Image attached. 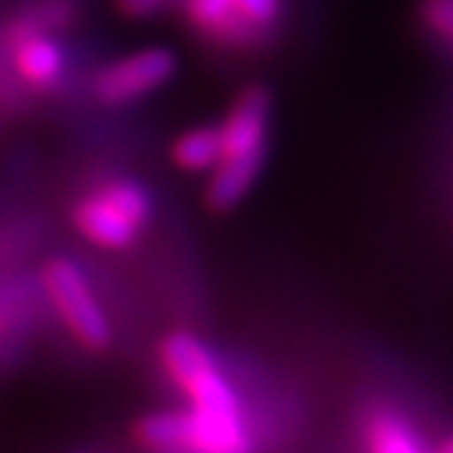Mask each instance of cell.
I'll return each mask as SVG.
<instances>
[{"label": "cell", "instance_id": "cell-12", "mask_svg": "<svg viewBox=\"0 0 453 453\" xmlns=\"http://www.w3.org/2000/svg\"><path fill=\"white\" fill-rule=\"evenodd\" d=\"M235 6L254 25H268L279 14V0H235Z\"/></svg>", "mask_w": 453, "mask_h": 453}, {"label": "cell", "instance_id": "cell-6", "mask_svg": "<svg viewBox=\"0 0 453 453\" xmlns=\"http://www.w3.org/2000/svg\"><path fill=\"white\" fill-rule=\"evenodd\" d=\"M17 69L25 82L47 88L63 72V52L52 39L36 34V30H25L17 47Z\"/></svg>", "mask_w": 453, "mask_h": 453}, {"label": "cell", "instance_id": "cell-5", "mask_svg": "<svg viewBox=\"0 0 453 453\" xmlns=\"http://www.w3.org/2000/svg\"><path fill=\"white\" fill-rule=\"evenodd\" d=\"M134 434L153 450H200L194 412H153L140 420Z\"/></svg>", "mask_w": 453, "mask_h": 453}, {"label": "cell", "instance_id": "cell-9", "mask_svg": "<svg viewBox=\"0 0 453 453\" xmlns=\"http://www.w3.org/2000/svg\"><path fill=\"white\" fill-rule=\"evenodd\" d=\"M369 445L382 453H412L420 450L415 432L394 412H374L369 420Z\"/></svg>", "mask_w": 453, "mask_h": 453}, {"label": "cell", "instance_id": "cell-1", "mask_svg": "<svg viewBox=\"0 0 453 453\" xmlns=\"http://www.w3.org/2000/svg\"><path fill=\"white\" fill-rule=\"evenodd\" d=\"M44 289L55 309L60 311L63 322L69 326V331L88 347V349H104L110 344V322L102 311V306L96 303V296L90 293V287L82 276V271L72 260H50L44 265Z\"/></svg>", "mask_w": 453, "mask_h": 453}, {"label": "cell", "instance_id": "cell-8", "mask_svg": "<svg viewBox=\"0 0 453 453\" xmlns=\"http://www.w3.org/2000/svg\"><path fill=\"white\" fill-rule=\"evenodd\" d=\"M173 158L178 167H183L188 173L213 170L221 158V128H213V126L191 128V132H186L175 142Z\"/></svg>", "mask_w": 453, "mask_h": 453}, {"label": "cell", "instance_id": "cell-4", "mask_svg": "<svg viewBox=\"0 0 453 453\" xmlns=\"http://www.w3.org/2000/svg\"><path fill=\"white\" fill-rule=\"evenodd\" d=\"M74 224L88 241L104 249H126L140 230L132 219L123 216L102 194H93V197L82 200L74 208Z\"/></svg>", "mask_w": 453, "mask_h": 453}, {"label": "cell", "instance_id": "cell-7", "mask_svg": "<svg viewBox=\"0 0 453 453\" xmlns=\"http://www.w3.org/2000/svg\"><path fill=\"white\" fill-rule=\"evenodd\" d=\"M186 12L194 25L221 39L235 42V36H246L254 27V22L241 14L235 0H186Z\"/></svg>", "mask_w": 453, "mask_h": 453}, {"label": "cell", "instance_id": "cell-2", "mask_svg": "<svg viewBox=\"0 0 453 453\" xmlns=\"http://www.w3.org/2000/svg\"><path fill=\"white\" fill-rule=\"evenodd\" d=\"M175 69L178 60L170 50L148 47L102 69L93 80V93L102 104H126L170 82Z\"/></svg>", "mask_w": 453, "mask_h": 453}, {"label": "cell", "instance_id": "cell-14", "mask_svg": "<svg viewBox=\"0 0 453 453\" xmlns=\"http://www.w3.org/2000/svg\"><path fill=\"white\" fill-rule=\"evenodd\" d=\"M442 450H453V440H448V442L442 445Z\"/></svg>", "mask_w": 453, "mask_h": 453}, {"label": "cell", "instance_id": "cell-3", "mask_svg": "<svg viewBox=\"0 0 453 453\" xmlns=\"http://www.w3.org/2000/svg\"><path fill=\"white\" fill-rule=\"evenodd\" d=\"M271 96L265 88H246L221 126V158H265Z\"/></svg>", "mask_w": 453, "mask_h": 453}, {"label": "cell", "instance_id": "cell-10", "mask_svg": "<svg viewBox=\"0 0 453 453\" xmlns=\"http://www.w3.org/2000/svg\"><path fill=\"white\" fill-rule=\"evenodd\" d=\"M99 194L107 197L123 216L132 219L137 226H142L150 219V197H148V191L134 180H112Z\"/></svg>", "mask_w": 453, "mask_h": 453}, {"label": "cell", "instance_id": "cell-13", "mask_svg": "<svg viewBox=\"0 0 453 453\" xmlns=\"http://www.w3.org/2000/svg\"><path fill=\"white\" fill-rule=\"evenodd\" d=\"M120 4V9H123V14H128V17H142V14H150V12H156L165 0H118Z\"/></svg>", "mask_w": 453, "mask_h": 453}, {"label": "cell", "instance_id": "cell-11", "mask_svg": "<svg viewBox=\"0 0 453 453\" xmlns=\"http://www.w3.org/2000/svg\"><path fill=\"white\" fill-rule=\"evenodd\" d=\"M420 17L440 36L453 42V0H420Z\"/></svg>", "mask_w": 453, "mask_h": 453}]
</instances>
